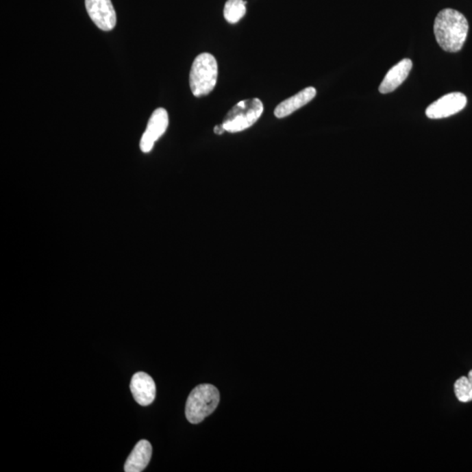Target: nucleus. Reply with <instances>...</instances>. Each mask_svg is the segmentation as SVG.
Returning a JSON list of instances; mask_svg holds the SVG:
<instances>
[{"mask_svg": "<svg viewBox=\"0 0 472 472\" xmlns=\"http://www.w3.org/2000/svg\"><path fill=\"white\" fill-rule=\"evenodd\" d=\"M129 388L135 401L141 406H149L156 397V384L147 373H135L132 376Z\"/></svg>", "mask_w": 472, "mask_h": 472, "instance_id": "obj_8", "label": "nucleus"}, {"mask_svg": "<svg viewBox=\"0 0 472 472\" xmlns=\"http://www.w3.org/2000/svg\"><path fill=\"white\" fill-rule=\"evenodd\" d=\"M225 132H226V131H225V129H224L223 125L215 126V127L214 129V132L215 133V134H217V135L223 134V133Z\"/></svg>", "mask_w": 472, "mask_h": 472, "instance_id": "obj_14", "label": "nucleus"}, {"mask_svg": "<svg viewBox=\"0 0 472 472\" xmlns=\"http://www.w3.org/2000/svg\"><path fill=\"white\" fill-rule=\"evenodd\" d=\"M220 392L211 384H201L190 393L186 403V417L190 423L198 424L216 410Z\"/></svg>", "mask_w": 472, "mask_h": 472, "instance_id": "obj_3", "label": "nucleus"}, {"mask_svg": "<svg viewBox=\"0 0 472 472\" xmlns=\"http://www.w3.org/2000/svg\"><path fill=\"white\" fill-rule=\"evenodd\" d=\"M468 379L470 380V382H471V385H472V370L470 371V373H469Z\"/></svg>", "mask_w": 472, "mask_h": 472, "instance_id": "obj_15", "label": "nucleus"}, {"mask_svg": "<svg viewBox=\"0 0 472 472\" xmlns=\"http://www.w3.org/2000/svg\"><path fill=\"white\" fill-rule=\"evenodd\" d=\"M468 32V21L460 12L448 8L437 14L434 33L437 43L445 51H460L467 39Z\"/></svg>", "mask_w": 472, "mask_h": 472, "instance_id": "obj_1", "label": "nucleus"}, {"mask_svg": "<svg viewBox=\"0 0 472 472\" xmlns=\"http://www.w3.org/2000/svg\"><path fill=\"white\" fill-rule=\"evenodd\" d=\"M169 125V116L166 110L158 108L155 110L147 123V129L142 134L140 140V149L142 153H150L155 142L164 135Z\"/></svg>", "mask_w": 472, "mask_h": 472, "instance_id": "obj_5", "label": "nucleus"}, {"mask_svg": "<svg viewBox=\"0 0 472 472\" xmlns=\"http://www.w3.org/2000/svg\"><path fill=\"white\" fill-rule=\"evenodd\" d=\"M316 90L315 88L308 87L299 92L295 96L288 98V99L283 101L278 104L275 109V116L277 119H284L290 116V114L294 113L296 110H299L309 103L310 101L316 97Z\"/></svg>", "mask_w": 472, "mask_h": 472, "instance_id": "obj_10", "label": "nucleus"}, {"mask_svg": "<svg viewBox=\"0 0 472 472\" xmlns=\"http://www.w3.org/2000/svg\"><path fill=\"white\" fill-rule=\"evenodd\" d=\"M262 113L264 104L258 98L240 101L229 110L221 125L227 132H243L254 125Z\"/></svg>", "mask_w": 472, "mask_h": 472, "instance_id": "obj_4", "label": "nucleus"}, {"mask_svg": "<svg viewBox=\"0 0 472 472\" xmlns=\"http://www.w3.org/2000/svg\"><path fill=\"white\" fill-rule=\"evenodd\" d=\"M218 77L216 59L209 53H201L193 61L189 84L193 96H208L214 90Z\"/></svg>", "mask_w": 472, "mask_h": 472, "instance_id": "obj_2", "label": "nucleus"}, {"mask_svg": "<svg viewBox=\"0 0 472 472\" xmlns=\"http://www.w3.org/2000/svg\"><path fill=\"white\" fill-rule=\"evenodd\" d=\"M153 455V447L147 440H141L133 449L125 464V472H141L147 467Z\"/></svg>", "mask_w": 472, "mask_h": 472, "instance_id": "obj_11", "label": "nucleus"}, {"mask_svg": "<svg viewBox=\"0 0 472 472\" xmlns=\"http://www.w3.org/2000/svg\"><path fill=\"white\" fill-rule=\"evenodd\" d=\"M454 390L459 401L467 403L472 401V385L468 377H460L455 382Z\"/></svg>", "mask_w": 472, "mask_h": 472, "instance_id": "obj_13", "label": "nucleus"}, {"mask_svg": "<svg viewBox=\"0 0 472 472\" xmlns=\"http://www.w3.org/2000/svg\"><path fill=\"white\" fill-rule=\"evenodd\" d=\"M413 62L410 59H403L388 72L380 85L379 91L388 94L400 87L410 75Z\"/></svg>", "mask_w": 472, "mask_h": 472, "instance_id": "obj_9", "label": "nucleus"}, {"mask_svg": "<svg viewBox=\"0 0 472 472\" xmlns=\"http://www.w3.org/2000/svg\"><path fill=\"white\" fill-rule=\"evenodd\" d=\"M88 15L99 29L112 31L116 24V14L112 0H85Z\"/></svg>", "mask_w": 472, "mask_h": 472, "instance_id": "obj_6", "label": "nucleus"}, {"mask_svg": "<svg viewBox=\"0 0 472 472\" xmlns=\"http://www.w3.org/2000/svg\"><path fill=\"white\" fill-rule=\"evenodd\" d=\"M247 1L243 0H227L224 8V18L231 24H236L246 14Z\"/></svg>", "mask_w": 472, "mask_h": 472, "instance_id": "obj_12", "label": "nucleus"}, {"mask_svg": "<svg viewBox=\"0 0 472 472\" xmlns=\"http://www.w3.org/2000/svg\"><path fill=\"white\" fill-rule=\"evenodd\" d=\"M467 97L460 92L445 95L427 108L426 116L432 119H445L464 109Z\"/></svg>", "mask_w": 472, "mask_h": 472, "instance_id": "obj_7", "label": "nucleus"}]
</instances>
